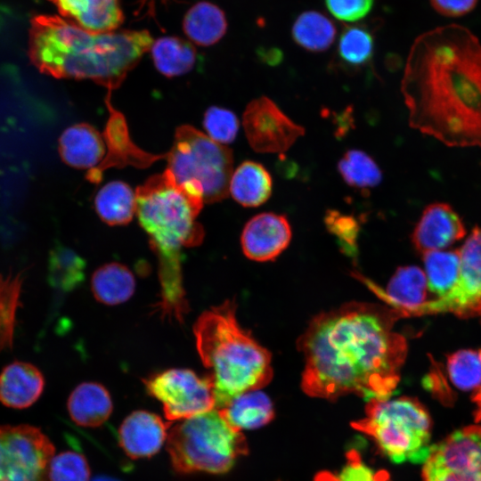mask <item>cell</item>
I'll return each mask as SVG.
<instances>
[{"label":"cell","instance_id":"cell-1","mask_svg":"<svg viewBox=\"0 0 481 481\" xmlns=\"http://www.w3.org/2000/svg\"><path fill=\"white\" fill-rule=\"evenodd\" d=\"M400 317L391 307L350 302L313 318L297 341L303 391L328 400L390 397L407 355L405 338L393 330Z\"/></svg>","mask_w":481,"mask_h":481},{"label":"cell","instance_id":"cell-2","mask_svg":"<svg viewBox=\"0 0 481 481\" xmlns=\"http://www.w3.org/2000/svg\"><path fill=\"white\" fill-rule=\"evenodd\" d=\"M401 92L412 128L446 146L481 148V43L468 29L447 25L417 37Z\"/></svg>","mask_w":481,"mask_h":481},{"label":"cell","instance_id":"cell-30","mask_svg":"<svg viewBox=\"0 0 481 481\" xmlns=\"http://www.w3.org/2000/svg\"><path fill=\"white\" fill-rule=\"evenodd\" d=\"M423 260L429 291L436 298L444 296L459 279V249L430 251L423 254Z\"/></svg>","mask_w":481,"mask_h":481},{"label":"cell","instance_id":"cell-20","mask_svg":"<svg viewBox=\"0 0 481 481\" xmlns=\"http://www.w3.org/2000/svg\"><path fill=\"white\" fill-rule=\"evenodd\" d=\"M59 152L67 165L89 170L99 166L107 153L103 136L86 123L72 125L63 131Z\"/></svg>","mask_w":481,"mask_h":481},{"label":"cell","instance_id":"cell-13","mask_svg":"<svg viewBox=\"0 0 481 481\" xmlns=\"http://www.w3.org/2000/svg\"><path fill=\"white\" fill-rule=\"evenodd\" d=\"M242 124L251 148L261 153H282L305 134L270 98L261 96L246 107Z\"/></svg>","mask_w":481,"mask_h":481},{"label":"cell","instance_id":"cell-25","mask_svg":"<svg viewBox=\"0 0 481 481\" xmlns=\"http://www.w3.org/2000/svg\"><path fill=\"white\" fill-rule=\"evenodd\" d=\"M227 21L224 12L209 2L192 5L183 20V29L194 44L209 46L218 42L225 34Z\"/></svg>","mask_w":481,"mask_h":481},{"label":"cell","instance_id":"cell-5","mask_svg":"<svg viewBox=\"0 0 481 481\" xmlns=\"http://www.w3.org/2000/svg\"><path fill=\"white\" fill-rule=\"evenodd\" d=\"M235 312V302L226 300L204 311L193 328L217 409L243 392L264 387L273 378L270 352L240 327Z\"/></svg>","mask_w":481,"mask_h":481},{"label":"cell","instance_id":"cell-39","mask_svg":"<svg viewBox=\"0 0 481 481\" xmlns=\"http://www.w3.org/2000/svg\"><path fill=\"white\" fill-rule=\"evenodd\" d=\"M324 222L328 230L335 234L340 242L351 249L355 247L360 227L354 216L330 209L325 214Z\"/></svg>","mask_w":481,"mask_h":481},{"label":"cell","instance_id":"cell-4","mask_svg":"<svg viewBox=\"0 0 481 481\" xmlns=\"http://www.w3.org/2000/svg\"><path fill=\"white\" fill-rule=\"evenodd\" d=\"M136 216L159 261L160 308L180 316L187 310L182 279V250L204 237L197 216L204 205L201 190L178 183L166 169L149 177L135 190Z\"/></svg>","mask_w":481,"mask_h":481},{"label":"cell","instance_id":"cell-18","mask_svg":"<svg viewBox=\"0 0 481 481\" xmlns=\"http://www.w3.org/2000/svg\"><path fill=\"white\" fill-rule=\"evenodd\" d=\"M170 423L155 413L135 411L129 414L118 429V443L131 459L156 454L167 438Z\"/></svg>","mask_w":481,"mask_h":481},{"label":"cell","instance_id":"cell-31","mask_svg":"<svg viewBox=\"0 0 481 481\" xmlns=\"http://www.w3.org/2000/svg\"><path fill=\"white\" fill-rule=\"evenodd\" d=\"M85 260L72 249L64 246L54 247L48 257V281L61 291L77 288L85 277Z\"/></svg>","mask_w":481,"mask_h":481},{"label":"cell","instance_id":"cell-43","mask_svg":"<svg viewBox=\"0 0 481 481\" xmlns=\"http://www.w3.org/2000/svg\"><path fill=\"white\" fill-rule=\"evenodd\" d=\"M472 400L476 405L474 419L476 422H481V386L476 389Z\"/></svg>","mask_w":481,"mask_h":481},{"label":"cell","instance_id":"cell-38","mask_svg":"<svg viewBox=\"0 0 481 481\" xmlns=\"http://www.w3.org/2000/svg\"><path fill=\"white\" fill-rule=\"evenodd\" d=\"M346 458L347 461L338 476L322 474L318 477L317 481H383L380 474H376L363 463L356 451H349Z\"/></svg>","mask_w":481,"mask_h":481},{"label":"cell","instance_id":"cell-6","mask_svg":"<svg viewBox=\"0 0 481 481\" xmlns=\"http://www.w3.org/2000/svg\"><path fill=\"white\" fill-rule=\"evenodd\" d=\"M167 450L174 469L181 474L225 473L249 451L242 433L230 426L216 409L183 420L172 428Z\"/></svg>","mask_w":481,"mask_h":481},{"label":"cell","instance_id":"cell-12","mask_svg":"<svg viewBox=\"0 0 481 481\" xmlns=\"http://www.w3.org/2000/svg\"><path fill=\"white\" fill-rule=\"evenodd\" d=\"M460 275L444 296L428 301L422 314L452 313L460 317L481 314V227L476 226L459 249Z\"/></svg>","mask_w":481,"mask_h":481},{"label":"cell","instance_id":"cell-40","mask_svg":"<svg viewBox=\"0 0 481 481\" xmlns=\"http://www.w3.org/2000/svg\"><path fill=\"white\" fill-rule=\"evenodd\" d=\"M330 12L343 21H356L371 11L373 0H325Z\"/></svg>","mask_w":481,"mask_h":481},{"label":"cell","instance_id":"cell-10","mask_svg":"<svg viewBox=\"0 0 481 481\" xmlns=\"http://www.w3.org/2000/svg\"><path fill=\"white\" fill-rule=\"evenodd\" d=\"M147 392L163 405L169 421L183 420L216 409L213 384L188 369H170L143 381Z\"/></svg>","mask_w":481,"mask_h":481},{"label":"cell","instance_id":"cell-8","mask_svg":"<svg viewBox=\"0 0 481 481\" xmlns=\"http://www.w3.org/2000/svg\"><path fill=\"white\" fill-rule=\"evenodd\" d=\"M167 169L180 184H192L203 193L205 203L229 195L232 175V151L189 125L176 128L172 148L166 154Z\"/></svg>","mask_w":481,"mask_h":481},{"label":"cell","instance_id":"cell-29","mask_svg":"<svg viewBox=\"0 0 481 481\" xmlns=\"http://www.w3.org/2000/svg\"><path fill=\"white\" fill-rule=\"evenodd\" d=\"M337 29L325 15L314 11L301 13L295 20L291 34L294 41L311 52H323L334 42Z\"/></svg>","mask_w":481,"mask_h":481},{"label":"cell","instance_id":"cell-44","mask_svg":"<svg viewBox=\"0 0 481 481\" xmlns=\"http://www.w3.org/2000/svg\"><path fill=\"white\" fill-rule=\"evenodd\" d=\"M92 481H119L114 477L108 476H98L94 477Z\"/></svg>","mask_w":481,"mask_h":481},{"label":"cell","instance_id":"cell-16","mask_svg":"<svg viewBox=\"0 0 481 481\" xmlns=\"http://www.w3.org/2000/svg\"><path fill=\"white\" fill-rule=\"evenodd\" d=\"M465 234L464 224L455 210L447 203L435 202L424 208L412 241L420 253L425 254L444 249Z\"/></svg>","mask_w":481,"mask_h":481},{"label":"cell","instance_id":"cell-35","mask_svg":"<svg viewBox=\"0 0 481 481\" xmlns=\"http://www.w3.org/2000/svg\"><path fill=\"white\" fill-rule=\"evenodd\" d=\"M373 38L371 33L358 26L346 28L338 45L339 58L347 65L360 67L367 64L373 54Z\"/></svg>","mask_w":481,"mask_h":481},{"label":"cell","instance_id":"cell-37","mask_svg":"<svg viewBox=\"0 0 481 481\" xmlns=\"http://www.w3.org/2000/svg\"><path fill=\"white\" fill-rule=\"evenodd\" d=\"M239 125L237 116L224 108L211 106L204 115L203 126L208 136L221 144L234 141Z\"/></svg>","mask_w":481,"mask_h":481},{"label":"cell","instance_id":"cell-41","mask_svg":"<svg viewBox=\"0 0 481 481\" xmlns=\"http://www.w3.org/2000/svg\"><path fill=\"white\" fill-rule=\"evenodd\" d=\"M478 0H430L441 14L450 17L464 15L474 9Z\"/></svg>","mask_w":481,"mask_h":481},{"label":"cell","instance_id":"cell-3","mask_svg":"<svg viewBox=\"0 0 481 481\" xmlns=\"http://www.w3.org/2000/svg\"><path fill=\"white\" fill-rule=\"evenodd\" d=\"M148 30H86L61 16L40 14L30 20L29 57L55 78L91 79L112 91L151 50Z\"/></svg>","mask_w":481,"mask_h":481},{"label":"cell","instance_id":"cell-42","mask_svg":"<svg viewBox=\"0 0 481 481\" xmlns=\"http://www.w3.org/2000/svg\"><path fill=\"white\" fill-rule=\"evenodd\" d=\"M161 4L167 5L171 0H159ZM156 0H140L139 11L145 9L146 13L153 15L155 12Z\"/></svg>","mask_w":481,"mask_h":481},{"label":"cell","instance_id":"cell-23","mask_svg":"<svg viewBox=\"0 0 481 481\" xmlns=\"http://www.w3.org/2000/svg\"><path fill=\"white\" fill-rule=\"evenodd\" d=\"M112 408L108 390L96 382L79 384L68 399V412L71 420L82 427L101 426L110 416Z\"/></svg>","mask_w":481,"mask_h":481},{"label":"cell","instance_id":"cell-19","mask_svg":"<svg viewBox=\"0 0 481 481\" xmlns=\"http://www.w3.org/2000/svg\"><path fill=\"white\" fill-rule=\"evenodd\" d=\"M60 15L90 31L117 30L124 20L119 0H48Z\"/></svg>","mask_w":481,"mask_h":481},{"label":"cell","instance_id":"cell-28","mask_svg":"<svg viewBox=\"0 0 481 481\" xmlns=\"http://www.w3.org/2000/svg\"><path fill=\"white\" fill-rule=\"evenodd\" d=\"M151 53L156 69L168 77L189 72L197 59L193 45L178 37L156 39L151 45Z\"/></svg>","mask_w":481,"mask_h":481},{"label":"cell","instance_id":"cell-34","mask_svg":"<svg viewBox=\"0 0 481 481\" xmlns=\"http://www.w3.org/2000/svg\"><path fill=\"white\" fill-rule=\"evenodd\" d=\"M447 371L455 387L477 389L481 385V349L460 350L447 356Z\"/></svg>","mask_w":481,"mask_h":481},{"label":"cell","instance_id":"cell-11","mask_svg":"<svg viewBox=\"0 0 481 481\" xmlns=\"http://www.w3.org/2000/svg\"><path fill=\"white\" fill-rule=\"evenodd\" d=\"M422 481H481V426L462 428L432 445Z\"/></svg>","mask_w":481,"mask_h":481},{"label":"cell","instance_id":"cell-15","mask_svg":"<svg viewBox=\"0 0 481 481\" xmlns=\"http://www.w3.org/2000/svg\"><path fill=\"white\" fill-rule=\"evenodd\" d=\"M290 224L283 215L272 212L253 216L245 224L240 242L245 256L255 261L274 259L289 244Z\"/></svg>","mask_w":481,"mask_h":481},{"label":"cell","instance_id":"cell-9","mask_svg":"<svg viewBox=\"0 0 481 481\" xmlns=\"http://www.w3.org/2000/svg\"><path fill=\"white\" fill-rule=\"evenodd\" d=\"M54 452L38 428L0 426V481H47Z\"/></svg>","mask_w":481,"mask_h":481},{"label":"cell","instance_id":"cell-27","mask_svg":"<svg viewBox=\"0 0 481 481\" xmlns=\"http://www.w3.org/2000/svg\"><path fill=\"white\" fill-rule=\"evenodd\" d=\"M94 298L106 305H118L134 294L135 280L132 272L119 263L106 264L98 268L91 280Z\"/></svg>","mask_w":481,"mask_h":481},{"label":"cell","instance_id":"cell-17","mask_svg":"<svg viewBox=\"0 0 481 481\" xmlns=\"http://www.w3.org/2000/svg\"><path fill=\"white\" fill-rule=\"evenodd\" d=\"M368 285L401 317L421 315L424 306L434 299L428 298L430 291L425 272L414 265L399 267L386 289L369 282Z\"/></svg>","mask_w":481,"mask_h":481},{"label":"cell","instance_id":"cell-21","mask_svg":"<svg viewBox=\"0 0 481 481\" xmlns=\"http://www.w3.org/2000/svg\"><path fill=\"white\" fill-rule=\"evenodd\" d=\"M44 387V377L36 366L12 363L0 373V402L13 409L27 408L39 398Z\"/></svg>","mask_w":481,"mask_h":481},{"label":"cell","instance_id":"cell-7","mask_svg":"<svg viewBox=\"0 0 481 481\" xmlns=\"http://www.w3.org/2000/svg\"><path fill=\"white\" fill-rule=\"evenodd\" d=\"M352 427L370 436L395 463H424L429 455L431 418L415 398L369 399L365 417Z\"/></svg>","mask_w":481,"mask_h":481},{"label":"cell","instance_id":"cell-24","mask_svg":"<svg viewBox=\"0 0 481 481\" xmlns=\"http://www.w3.org/2000/svg\"><path fill=\"white\" fill-rule=\"evenodd\" d=\"M273 182L270 173L260 163L247 160L232 173L229 192L244 207H257L271 196Z\"/></svg>","mask_w":481,"mask_h":481},{"label":"cell","instance_id":"cell-32","mask_svg":"<svg viewBox=\"0 0 481 481\" xmlns=\"http://www.w3.org/2000/svg\"><path fill=\"white\" fill-rule=\"evenodd\" d=\"M338 170L351 187L368 191L382 181V172L376 161L361 150H348L338 163Z\"/></svg>","mask_w":481,"mask_h":481},{"label":"cell","instance_id":"cell-22","mask_svg":"<svg viewBox=\"0 0 481 481\" xmlns=\"http://www.w3.org/2000/svg\"><path fill=\"white\" fill-rule=\"evenodd\" d=\"M217 411L230 426L239 431L261 428L274 417L271 399L259 389L234 396Z\"/></svg>","mask_w":481,"mask_h":481},{"label":"cell","instance_id":"cell-36","mask_svg":"<svg viewBox=\"0 0 481 481\" xmlns=\"http://www.w3.org/2000/svg\"><path fill=\"white\" fill-rule=\"evenodd\" d=\"M49 481H90V469L85 456L73 451H66L53 457L49 470Z\"/></svg>","mask_w":481,"mask_h":481},{"label":"cell","instance_id":"cell-14","mask_svg":"<svg viewBox=\"0 0 481 481\" xmlns=\"http://www.w3.org/2000/svg\"><path fill=\"white\" fill-rule=\"evenodd\" d=\"M111 92L108 91L105 98L110 117L102 134L108 152L100 165L88 170L86 174V179L94 183L102 181L103 172L109 167L131 165L144 168L166 156L146 152L134 143L129 136L125 117L111 104Z\"/></svg>","mask_w":481,"mask_h":481},{"label":"cell","instance_id":"cell-33","mask_svg":"<svg viewBox=\"0 0 481 481\" xmlns=\"http://www.w3.org/2000/svg\"><path fill=\"white\" fill-rule=\"evenodd\" d=\"M22 277L21 273H0V351L12 346Z\"/></svg>","mask_w":481,"mask_h":481},{"label":"cell","instance_id":"cell-26","mask_svg":"<svg viewBox=\"0 0 481 481\" xmlns=\"http://www.w3.org/2000/svg\"><path fill=\"white\" fill-rule=\"evenodd\" d=\"M94 207L104 223L110 225L126 224L136 213L135 192L124 182H110L97 192Z\"/></svg>","mask_w":481,"mask_h":481}]
</instances>
